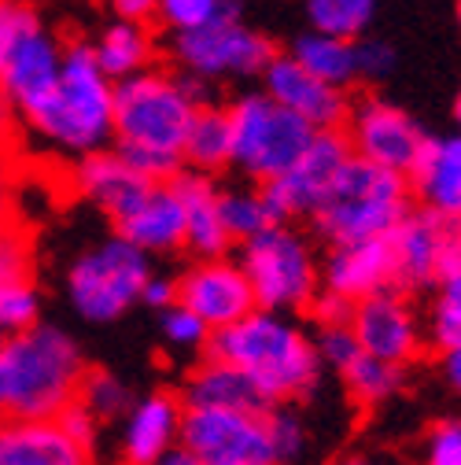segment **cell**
<instances>
[{
    "label": "cell",
    "instance_id": "1",
    "mask_svg": "<svg viewBox=\"0 0 461 465\" xmlns=\"http://www.w3.org/2000/svg\"><path fill=\"white\" fill-rule=\"evenodd\" d=\"M207 104L200 82L181 71L144 67L114 82V137L119 148L144 178L170 182L185 170V137L196 111Z\"/></svg>",
    "mask_w": 461,
    "mask_h": 465
},
{
    "label": "cell",
    "instance_id": "2",
    "mask_svg": "<svg viewBox=\"0 0 461 465\" xmlns=\"http://www.w3.org/2000/svg\"><path fill=\"white\" fill-rule=\"evenodd\" d=\"M207 351L233 362L270 406L314 395L325 377L314 332L299 325L296 314H280L266 307H255L240 322L214 329Z\"/></svg>",
    "mask_w": 461,
    "mask_h": 465
},
{
    "label": "cell",
    "instance_id": "3",
    "mask_svg": "<svg viewBox=\"0 0 461 465\" xmlns=\"http://www.w3.org/2000/svg\"><path fill=\"white\" fill-rule=\"evenodd\" d=\"M23 123L60 155H89L114 137V82L96 64L93 45L74 41L64 48V67L55 85L23 111Z\"/></svg>",
    "mask_w": 461,
    "mask_h": 465
},
{
    "label": "cell",
    "instance_id": "4",
    "mask_svg": "<svg viewBox=\"0 0 461 465\" xmlns=\"http://www.w3.org/2000/svg\"><path fill=\"white\" fill-rule=\"evenodd\" d=\"M82 347L55 325H34L0 340V421L55 418L78 399Z\"/></svg>",
    "mask_w": 461,
    "mask_h": 465
},
{
    "label": "cell",
    "instance_id": "5",
    "mask_svg": "<svg viewBox=\"0 0 461 465\" xmlns=\"http://www.w3.org/2000/svg\"><path fill=\"white\" fill-rule=\"evenodd\" d=\"M410 207H414V189L407 173L351 155L336 173V182L318 203V211L310 214V222L318 237L329 244L387 241L391 229L407 218Z\"/></svg>",
    "mask_w": 461,
    "mask_h": 465
},
{
    "label": "cell",
    "instance_id": "6",
    "mask_svg": "<svg viewBox=\"0 0 461 465\" xmlns=\"http://www.w3.org/2000/svg\"><path fill=\"white\" fill-rule=\"evenodd\" d=\"M248 273L255 303L280 314H299L321 292V259L292 222H273L240 244L237 259Z\"/></svg>",
    "mask_w": 461,
    "mask_h": 465
},
{
    "label": "cell",
    "instance_id": "7",
    "mask_svg": "<svg viewBox=\"0 0 461 465\" xmlns=\"http://www.w3.org/2000/svg\"><path fill=\"white\" fill-rule=\"evenodd\" d=\"M152 273V255H144L126 237H107L85 248L67 270V300L78 318L93 325H111L141 303L144 281Z\"/></svg>",
    "mask_w": 461,
    "mask_h": 465
},
{
    "label": "cell",
    "instance_id": "8",
    "mask_svg": "<svg viewBox=\"0 0 461 465\" xmlns=\"http://www.w3.org/2000/svg\"><path fill=\"white\" fill-rule=\"evenodd\" d=\"M229 126H233V166L255 185H266L284 173L314 137L310 123L280 107L262 89L229 104Z\"/></svg>",
    "mask_w": 461,
    "mask_h": 465
},
{
    "label": "cell",
    "instance_id": "9",
    "mask_svg": "<svg viewBox=\"0 0 461 465\" xmlns=\"http://www.w3.org/2000/svg\"><path fill=\"white\" fill-rule=\"evenodd\" d=\"M273 41L244 23V15H221L185 34H170V60L200 85L229 78H259L273 60Z\"/></svg>",
    "mask_w": 461,
    "mask_h": 465
},
{
    "label": "cell",
    "instance_id": "10",
    "mask_svg": "<svg viewBox=\"0 0 461 465\" xmlns=\"http://www.w3.org/2000/svg\"><path fill=\"white\" fill-rule=\"evenodd\" d=\"M273 406H185L181 447L203 465H280Z\"/></svg>",
    "mask_w": 461,
    "mask_h": 465
},
{
    "label": "cell",
    "instance_id": "11",
    "mask_svg": "<svg viewBox=\"0 0 461 465\" xmlns=\"http://www.w3.org/2000/svg\"><path fill=\"white\" fill-rule=\"evenodd\" d=\"M351 329L362 343V351L391 362V366H414L428 351V329H425V311L410 300L402 288H380V292L366 296L351 311Z\"/></svg>",
    "mask_w": 461,
    "mask_h": 465
},
{
    "label": "cell",
    "instance_id": "12",
    "mask_svg": "<svg viewBox=\"0 0 461 465\" xmlns=\"http://www.w3.org/2000/svg\"><path fill=\"white\" fill-rule=\"evenodd\" d=\"M343 126H348L343 137L351 144V155L369 159L387 170H398V173H407V178L428 141V134L421 130V123L410 111H402L398 104L380 100V96H369V100H358L355 107H348Z\"/></svg>",
    "mask_w": 461,
    "mask_h": 465
},
{
    "label": "cell",
    "instance_id": "13",
    "mask_svg": "<svg viewBox=\"0 0 461 465\" xmlns=\"http://www.w3.org/2000/svg\"><path fill=\"white\" fill-rule=\"evenodd\" d=\"M348 159H351V144H348V137L339 134V126L336 130H314V137L299 152V159L284 173H277L273 182L262 185L270 203H273V214L280 222L310 218L318 211V203L325 200V193L332 189L336 173L343 170Z\"/></svg>",
    "mask_w": 461,
    "mask_h": 465
},
{
    "label": "cell",
    "instance_id": "14",
    "mask_svg": "<svg viewBox=\"0 0 461 465\" xmlns=\"http://www.w3.org/2000/svg\"><path fill=\"white\" fill-rule=\"evenodd\" d=\"M454 222L439 218L428 207H410L407 218H402L391 237H387V252H391V284L402 288V292H421V288H432L446 248L454 241Z\"/></svg>",
    "mask_w": 461,
    "mask_h": 465
},
{
    "label": "cell",
    "instance_id": "15",
    "mask_svg": "<svg viewBox=\"0 0 461 465\" xmlns=\"http://www.w3.org/2000/svg\"><path fill=\"white\" fill-rule=\"evenodd\" d=\"M178 300L189 311H196L211 329L233 325L259 307L244 266L237 259H225V255L196 259L178 277Z\"/></svg>",
    "mask_w": 461,
    "mask_h": 465
},
{
    "label": "cell",
    "instance_id": "16",
    "mask_svg": "<svg viewBox=\"0 0 461 465\" xmlns=\"http://www.w3.org/2000/svg\"><path fill=\"white\" fill-rule=\"evenodd\" d=\"M259 78H262V93H270L280 107L296 111L314 130H336V126H343V119H348V107H351L348 89H336V85L314 78L288 52L284 55L277 52Z\"/></svg>",
    "mask_w": 461,
    "mask_h": 465
},
{
    "label": "cell",
    "instance_id": "17",
    "mask_svg": "<svg viewBox=\"0 0 461 465\" xmlns=\"http://www.w3.org/2000/svg\"><path fill=\"white\" fill-rule=\"evenodd\" d=\"M119 237H126L130 244H137L144 255H178L185 252V207L181 196L170 182H152L133 207L111 222Z\"/></svg>",
    "mask_w": 461,
    "mask_h": 465
},
{
    "label": "cell",
    "instance_id": "18",
    "mask_svg": "<svg viewBox=\"0 0 461 465\" xmlns=\"http://www.w3.org/2000/svg\"><path fill=\"white\" fill-rule=\"evenodd\" d=\"M181 418L185 402L174 391H148L130 402L123 414V432H119V458L123 465H152L166 450L181 443Z\"/></svg>",
    "mask_w": 461,
    "mask_h": 465
},
{
    "label": "cell",
    "instance_id": "19",
    "mask_svg": "<svg viewBox=\"0 0 461 465\" xmlns=\"http://www.w3.org/2000/svg\"><path fill=\"white\" fill-rule=\"evenodd\" d=\"M71 185H74L78 200L93 203L107 222H114L133 207V200L152 185V178H144V173L111 144V148H96V152L74 159Z\"/></svg>",
    "mask_w": 461,
    "mask_h": 465
},
{
    "label": "cell",
    "instance_id": "20",
    "mask_svg": "<svg viewBox=\"0 0 461 465\" xmlns=\"http://www.w3.org/2000/svg\"><path fill=\"white\" fill-rule=\"evenodd\" d=\"M0 465H93V450L60 418H23L0 421Z\"/></svg>",
    "mask_w": 461,
    "mask_h": 465
},
{
    "label": "cell",
    "instance_id": "21",
    "mask_svg": "<svg viewBox=\"0 0 461 465\" xmlns=\"http://www.w3.org/2000/svg\"><path fill=\"white\" fill-rule=\"evenodd\" d=\"M321 288L348 303H358L380 288H391V252L387 241L329 244L321 259Z\"/></svg>",
    "mask_w": 461,
    "mask_h": 465
},
{
    "label": "cell",
    "instance_id": "22",
    "mask_svg": "<svg viewBox=\"0 0 461 465\" xmlns=\"http://www.w3.org/2000/svg\"><path fill=\"white\" fill-rule=\"evenodd\" d=\"M174 189L185 207V252L196 259L225 255L233 248V237L221 222V189L214 185V173L185 166L174 178Z\"/></svg>",
    "mask_w": 461,
    "mask_h": 465
},
{
    "label": "cell",
    "instance_id": "23",
    "mask_svg": "<svg viewBox=\"0 0 461 465\" xmlns=\"http://www.w3.org/2000/svg\"><path fill=\"white\" fill-rule=\"evenodd\" d=\"M410 189L421 207L461 225V130L425 141V152L410 170Z\"/></svg>",
    "mask_w": 461,
    "mask_h": 465
},
{
    "label": "cell",
    "instance_id": "24",
    "mask_svg": "<svg viewBox=\"0 0 461 465\" xmlns=\"http://www.w3.org/2000/svg\"><path fill=\"white\" fill-rule=\"evenodd\" d=\"M64 48L67 45L60 37L41 26L34 37H26L12 52V60L0 67V93H5L19 107V114L30 111L55 85L60 67H64Z\"/></svg>",
    "mask_w": 461,
    "mask_h": 465
},
{
    "label": "cell",
    "instance_id": "25",
    "mask_svg": "<svg viewBox=\"0 0 461 465\" xmlns=\"http://www.w3.org/2000/svg\"><path fill=\"white\" fill-rule=\"evenodd\" d=\"M181 402L185 406H270L259 388L221 355L203 351L200 362L189 370L181 384Z\"/></svg>",
    "mask_w": 461,
    "mask_h": 465
},
{
    "label": "cell",
    "instance_id": "26",
    "mask_svg": "<svg viewBox=\"0 0 461 465\" xmlns=\"http://www.w3.org/2000/svg\"><path fill=\"white\" fill-rule=\"evenodd\" d=\"M93 45V55H96V64L107 71L111 82H123L144 67L155 64V34L148 30V23L141 19H123V15H114Z\"/></svg>",
    "mask_w": 461,
    "mask_h": 465
},
{
    "label": "cell",
    "instance_id": "27",
    "mask_svg": "<svg viewBox=\"0 0 461 465\" xmlns=\"http://www.w3.org/2000/svg\"><path fill=\"white\" fill-rule=\"evenodd\" d=\"M425 329L428 343L446 347L461 340V225L454 229V241L446 248V259L428 288V307H425Z\"/></svg>",
    "mask_w": 461,
    "mask_h": 465
},
{
    "label": "cell",
    "instance_id": "28",
    "mask_svg": "<svg viewBox=\"0 0 461 465\" xmlns=\"http://www.w3.org/2000/svg\"><path fill=\"white\" fill-rule=\"evenodd\" d=\"M288 55L299 60L314 78H321L336 89H351L358 82V41H351V37L307 30L292 41Z\"/></svg>",
    "mask_w": 461,
    "mask_h": 465
},
{
    "label": "cell",
    "instance_id": "29",
    "mask_svg": "<svg viewBox=\"0 0 461 465\" xmlns=\"http://www.w3.org/2000/svg\"><path fill=\"white\" fill-rule=\"evenodd\" d=\"M185 166L218 173L233 166V126H229V107L203 104L185 137Z\"/></svg>",
    "mask_w": 461,
    "mask_h": 465
},
{
    "label": "cell",
    "instance_id": "30",
    "mask_svg": "<svg viewBox=\"0 0 461 465\" xmlns=\"http://www.w3.org/2000/svg\"><path fill=\"white\" fill-rule=\"evenodd\" d=\"M336 377H339L343 391L351 395V402H358V406H380V402H387L402 388V377H407V370L391 366V362H384V359H377L369 351H362V355H355L351 366H343Z\"/></svg>",
    "mask_w": 461,
    "mask_h": 465
},
{
    "label": "cell",
    "instance_id": "31",
    "mask_svg": "<svg viewBox=\"0 0 461 465\" xmlns=\"http://www.w3.org/2000/svg\"><path fill=\"white\" fill-rule=\"evenodd\" d=\"M221 222L229 229V237H233V244H244L255 237V232H262L266 225H273L280 218L273 214L266 189L248 182V185L221 189Z\"/></svg>",
    "mask_w": 461,
    "mask_h": 465
},
{
    "label": "cell",
    "instance_id": "32",
    "mask_svg": "<svg viewBox=\"0 0 461 465\" xmlns=\"http://www.w3.org/2000/svg\"><path fill=\"white\" fill-rule=\"evenodd\" d=\"M380 0H303L310 30H325L336 37H366Z\"/></svg>",
    "mask_w": 461,
    "mask_h": 465
},
{
    "label": "cell",
    "instance_id": "33",
    "mask_svg": "<svg viewBox=\"0 0 461 465\" xmlns=\"http://www.w3.org/2000/svg\"><path fill=\"white\" fill-rule=\"evenodd\" d=\"M41 322V288L34 284L30 270L23 273H5L0 277V329L23 332Z\"/></svg>",
    "mask_w": 461,
    "mask_h": 465
},
{
    "label": "cell",
    "instance_id": "34",
    "mask_svg": "<svg viewBox=\"0 0 461 465\" xmlns=\"http://www.w3.org/2000/svg\"><path fill=\"white\" fill-rule=\"evenodd\" d=\"M159 332H162V343L174 355H203L214 329L178 300V303H170L166 311H159Z\"/></svg>",
    "mask_w": 461,
    "mask_h": 465
},
{
    "label": "cell",
    "instance_id": "35",
    "mask_svg": "<svg viewBox=\"0 0 461 465\" xmlns=\"http://www.w3.org/2000/svg\"><path fill=\"white\" fill-rule=\"evenodd\" d=\"M78 399L107 425V421H119L130 411L133 391H130L126 381H119L111 370H85V377L78 384Z\"/></svg>",
    "mask_w": 461,
    "mask_h": 465
},
{
    "label": "cell",
    "instance_id": "36",
    "mask_svg": "<svg viewBox=\"0 0 461 465\" xmlns=\"http://www.w3.org/2000/svg\"><path fill=\"white\" fill-rule=\"evenodd\" d=\"M221 15H240V0H159L155 23L166 34H185Z\"/></svg>",
    "mask_w": 461,
    "mask_h": 465
},
{
    "label": "cell",
    "instance_id": "37",
    "mask_svg": "<svg viewBox=\"0 0 461 465\" xmlns=\"http://www.w3.org/2000/svg\"><path fill=\"white\" fill-rule=\"evenodd\" d=\"M41 15L30 0H0V67L12 60V52L41 30Z\"/></svg>",
    "mask_w": 461,
    "mask_h": 465
},
{
    "label": "cell",
    "instance_id": "38",
    "mask_svg": "<svg viewBox=\"0 0 461 465\" xmlns=\"http://www.w3.org/2000/svg\"><path fill=\"white\" fill-rule=\"evenodd\" d=\"M314 343H318V355L321 366L339 373L343 366H351L355 355H362V343L351 329V322H332V325H314Z\"/></svg>",
    "mask_w": 461,
    "mask_h": 465
},
{
    "label": "cell",
    "instance_id": "39",
    "mask_svg": "<svg viewBox=\"0 0 461 465\" xmlns=\"http://www.w3.org/2000/svg\"><path fill=\"white\" fill-rule=\"evenodd\" d=\"M421 465H461V418H439L421 443Z\"/></svg>",
    "mask_w": 461,
    "mask_h": 465
},
{
    "label": "cell",
    "instance_id": "40",
    "mask_svg": "<svg viewBox=\"0 0 461 465\" xmlns=\"http://www.w3.org/2000/svg\"><path fill=\"white\" fill-rule=\"evenodd\" d=\"M30 270V244L23 229H15L8 218H0V277Z\"/></svg>",
    "mask_w": 461,
    "mask_h": 465
},
{
    "label": "cell",
    "instance_id": "41",
    "mask_svg": "<svg viewBox=\"0 0 461 465\" xmlns=\"http://www.w3.org/2000/svg\"><path fill=\"white\" fill-rule=\"evenodd\" d=\"M55 418L64 421V429H67V432H71V436H74L82 447H89V450L96 447V440H100V425H103V421H100V418L89 411V406H85L82 399L67 402V406H64V411L55 414Z\"/></svg>",
    "mask_w": 461,
    "mask_h": 465
},
{
    "label": "cell",
    "instance_id": "42",
    "mask_svg": "<svg viewBox=\"0 0 461 465\" xmlns=\"http://www.w3.org/2000/svg\"><path fill=\"white\" fill-rule=\"evenodd\" d=\"M391 67H395V52H391L384 41H366V37H358V78L380 82Z\"/></svg>",
    "mask_w": 461,
    "mask_h": 465
},
{
    "label": "cell",
    "instance_id": "43",
    "mask_svg": "<svg viewBox=\"0 0 461 465\" xmlns=\"http://www.w3.org/2000/svg\"><path fill=\"white\" fill-rule=\"evenodd\" d=\"M141 303H144V307H152L155 314H159V311H166L170 303H178V281L152 270V273H148V281H144Z\"/></svg>",
    "mask_w": 461,
    "mask_h": 465
},
{
    "label": "cell",
    "instance_id": "44",
    "mask_svg": "<svg viewBox=\"0 0 461 465\" xmlns=\"http://www.w3.org/2000/svg\"><path fill=\"white\" fill-rule=\"evenodd\" d=\"M439 377H443L446 388L461 399V340L439 347Z\"/></svg>",
    "mask_w": 461,
    "mask_h": 465
},
{
    "label": "cell",
    "instance_id": "45",
    "mask_svg": "<svg viewBox=\"0 0 461 465\" xmlns=\"http://www.w3.org/2000/svg\"><path fill=\"white\" fill-rule=\"evenodd\" d=\"M12 200H15V166L5 152V144H0V218L12 214Z\"/></svg>",
    "mask_w": 461,
    "mask_h": 465
},
{
    "label": "cell",
    "instance_id": "46",
    "mask_svg": "<svg viewBox=\"0 0 461 465\" xmlns=\"http://www.w3.org/2000/svg\"><path fill=\"white\" fill-rule=\"evenodd\" d=\"M111 8L114 15H123V19H155V8H159V0H111Z\"/></svg>",
    "mask_w": 461,
    "mask_h": 465
},
{
    "label": "cell",
    "instance_id": "47",
    "mask_svg": "<svg viewBox=\"0 0 461 465\" xmlns=\"http://www.w3.org/2000/svg\"><path fill=\"white\" fill-rule=\"evenodd\" d=\"M23 119V114H19V107L5 96V93H0V144H8L12 141V134H15V123Z\"/></svg>",
    "mask_w": 461,
    "mask_h": 465
},
{
    "label": "cell",
    "instance_id": "48",
    "mask_svg": "<svg viewBox=\"0 0 461 465\" xmlns=\"http://www.w3.org/2000/svg\"><path fill=\"white\" fill-rule=\"evenodd\" d=\"M152 465H203V461H200L196 454H189V450L178 443L174 450H166V454H162L159 461H152Z\"/></svg>",
    "mask_w": 461,
    "mask_h": 465
},
{
    "label": "cell",
    "instance_id": "49",
    "mask_svg": "<svg viewBox=\"0 0 461 465\" xmlns=\"http://www.w3.org/2000/svg\"><path fill=\"white\" fill-rule=\"evenodd\" d=\"M329 465H377L369 454H358V450H351V454H339V458H332Z\"/></svg>",
    "mask_w": 461,
    "mask_h": 465
},
{
    "label": "cell",
    "instance_id": "50",
    "mask_svg": "<svg viewBox=\"0 0 461 465\" xmlns=\"http://www.w3.org/2000/svg\"><path fill=\"white\" fill-rule=\"evenodd\" d=\"M454 126L461 130V93H457V100H454Z\"/></svg>",
    "mask_w": 461,
    "mask_h": 465
},
{
    "label": "cell",
    "instance_id": "51",
    "mask_svg": "<svg viewBox=\"0 0 461 465\" xmlns=\"http://www.w3.org/2000/svg\"><path fill=\"white\" fill-rule=\"evenodd\" d=\"M457 15H461V0H457Z\"/></svg>",
    "mask_w": 461,
    "mask_h": 465
},
{
    "label": "cell",
    "instance_id": "52",
    "mask_svg": "<svg viewBox=\"0 0 461 465\" xmlns=\"http://www.w3.org/2000/svg\"><path fill=\"white\" fill-rule=\"evenodd\" d=\"M0 340H5V329H0Z\"/></svg>",
    "mask_w": 461,
    "mask_h": 465
}]
</instances>
